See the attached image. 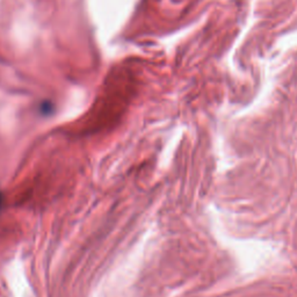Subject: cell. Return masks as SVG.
Here are the masks:
<instances>
[{"mask_svg": "<svg viewBox=\"0 0 297 297\" xmlns=\"http://www.w3.org/2000/svg\"><path fill=\"white\" fill-rule=\"evenodd\" d=\"M0 204H2V196H0Z\"/></svg>", "mask_w": 297, "mask_h": 297, "instance_id": "obj_1", "label": "cell"}]
</instances>
